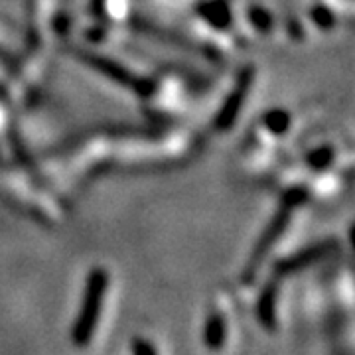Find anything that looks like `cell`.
I'll return each instance as SVG.
<instances>
[{
    "label": "cell",
    "mask_w": 355,
    "mask_h": 355,
    "mask_svg": "<svg viewBox=\"0 0 355 355\" xmlns=\"http://www.w3.org/2000/svg\"><path fill=\"white\" fill-rule=\"evenodd\" d=\"M101 284L95 282L91 286V294L85 300V306H83V312L79 316V322H77L76 331H73V340H76L77 345H85L89 343V338L95 330V322H97V316H99V298H101Z\"/></svg>",
    "instance_id": "6da1fadb"
},
{
    "label": "cell",
    "mask_w": 355,
    "mask_h": 355,
    "mask_svg": "<svg viewBox=\"0 0 355 355\" xmlns=\"http://www.w3.org/2000/svg\"><path fill=\"white\" fill-rule=\"evenodd\" d=\"M223 342V322L219 318H214L207 326V343L209 347H219Z\"/></svg>",
    "instance_id": "7a4b0ae2"
}]
</instances>
